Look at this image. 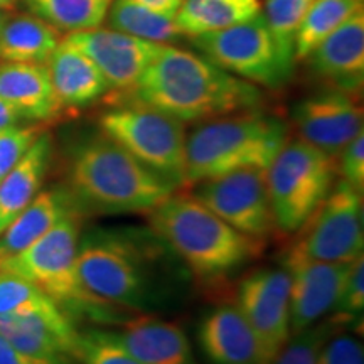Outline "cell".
Instances as JSON below:
<instances>
[{
  "label": "cell",
  "instance_id": "277c9868",
  "mask_svg": "<svg viewBox=\"0 0 364 364\" xmlns=\"http://www.w3.org/2000/svg\"><path fill=\"white\" fill-rule=\"evenodd\" d=\"M70 186L76 204L105 215L149 213L177 189L107 135L91 136L75 149Z\"/></svg>",
  "mask_w": 364,
  "mask_h": 364
},
{
  "label": "cell",
  "instance_id": "3957f363",
  "mask_svg": "<svg viewBox=\"0 0 364 364\" xmlns=\"http://www.w3.org/2000/svg\"><path fill=\"white\" fill-rule=\"evenodd\" d=\"M152 231L196 277L216 280L243 268L262 252L263 241L216 216L194 194L172 193L149 211Z\"/></svg>",
  "mask_w": 364,
  "mask_h": 364
},
{
  "label": "cell",
  "instance_id": "484cf974",
  "mask_svg": "<svg viewBox=\"0 0 364 364\" xmlns=\"http://www.w3.org/2000/svg\"><path fill=\"white\" fill-rule=\"evenodd\" d=\"M108 27L150 43L171 44L184 38L174 16H166L139 6L132 0H113L107 12Z\"/></svg>",
  "mask_w": 364,
  "mask_h": 364
},
{
  "label": "cell",
  "instance_id": "83f0119b",
  "mask_svg": "<svg viewBox=\"0 0 364 364\" xmlns=\"http://www.w3.org/2000/svg\"><path fill=\"white\" fill-rule=\"evenodd\" d=\"M31 14L56 27L58 31L102 27L113 0H22Z\"/></svg>",
  "mask_w": 364,
  "mask_h": 364
},
{
  "label": "cell",
  "instance_id": "d4e9b609",
  "mask_svg": "<svg viewBox=\"0 0 364 364\" xmlns=\"http://www.w3.org/2000/svg\"><path fill=\"white\" fill-rule=\"evenodd\" d=\"M260 14V0H182L174 21L182 36L193 39L252 21Z\"/></svg>",
  "mask_w": 364,
  "mask_h": 364
},
{
  "label": "cell",
  "instance_id": "836d02e7",
  "mask_svg": "<svg viewBox=\"0 0 364 364\" xmlns=\"http://www.w3.org/2000/svg\"><path fill=\"white\" fill-rule=\"evenodd\" d=\"M41 132L39 127L33 125H14L0 130V181L21 161Z\"/></svg>",
  "mask_w": 364,
  "mask_h": 364
},
{
  "label": "cell",
  "instance_id": "5b68a950",
  "mask_svg": "<svg viewBox=\"0 0 364 364\" xmlns=\"http://www.w3.org/2000/svg\"><path fill=\"white\" fill-rule=\"evenodd\" d=\"M285 142L287 125L260 110L213 118L186 136L182 184H199L243 169L268 171Z\"/></svg>",
  "mask_w": 364,
  "mask_h": 364
},
{
  "label": "cell",
  "instance_id": "52a82bcc",
  "mask_svg": "<svg viewBox=\"0 0 364 364\" xmlns=\"http://www.w3.org/2000/svg\"><path fill=\"white\" fill-rule=\"evenodd\" d=\"M336 159L304 140L285 142L267 171L275 226L285 233L302 228L334 188Z\"/></svg>",
  "mask_w": 364,
  "mask_h": 364
},
{
  "label": "cell",
  "instance_id": "9c48e42d",
  "mask_svg": "<svg viewBox=\"0 0 364 364\" xmlns=\"http://www.w3.org/2000/svg\"><path fill=\"white\" fill-rule=\"evenodd\" d=\"M100 129L145 167L182 186L186 134L179 120L134 103L105 112Z\"/></svg>",
  "mask_w": 364,
  "mask_h": 364
},
{
  "label": "cell",
  "instance_id": "7c38bea8",
  "mask_svg": "<svg viewBox=\"0 0 364 364\" xmlns=\"http://www.w3.org/2000/svg\"><path fill=\"white\" fill-rule=\"evenodd\" d=\"M194 196L216 216L255 240L272 233L273 216L267 189V171L243 169L199 182Z\"/></svg>",
  "mask_w": 364,
  "mask_h": 364
},
{
  "label": "cell",
  "instance_id": "ffe728a7",
  "mask_svg": "<svg viewBox=\"0 0 364 364\" xmlns=\"http://www.w3.org/2000/svg\"><path fill=\"white\" fill-rule=\"evenodd\" d=\"M0 98L6 100L22 120L46 122L63 110L48 68L39 63L4 61L0 65Z\"/></svg>",
  "mask_w": 364,
  "mask_h": 364
},
{
  "label": "cell",
  "instance_id": "30bf717a",
  "mask_svg": "<svg viewBox=\"0 0 364 364\" xmlns=\"http://www.w3.org/2000/svg\"><path fill=\"white\" fill-rule=\"evenodd\" d=\"M300 230L285 257L354 262L364 248L363 193L341 179Z\"/></svg>",
  "mask_w": 364,
  "mask_h": 364
},
{
  "label": "cell",
  "instance_id": "d6986e66",
  "mask_svg": "<svg viewBox=\"0 0 364 364\" xmlns=\"http://www.w3.org/2000/svg\"><path fill=\"white\" fill-rule=\"evenodd\" d=\"M117 339L140 364H198L188 336L176 324L152 316L124 321Z\"/></svg>",
  "mask_w": 364,
  "mask_h": 364
},
{
  "label": "cell",
  "instance_id": "4fadbf2b",
  "mask_svg": "<svg viewBox=\"0 0 364 364\" xmlns=\"http://www.w3.org/2000/svg\"><path fill=\"white\" fill-rule=\"evenodd\" d=\"M63 41L91 59L110 85V90L118 91L134 88L164 46L110 27L68 33Z\"/></svg>",
  "mask_w": 364,
  "mask_h": 364
},
{
  "label": "cell",
  "instance_id": "f35d334b",
  "mask_svg": "<svg viewBox=\"0 0 364 364\" xmlns=\"http://www.w3.org/2000/svg\"><path fill=\"white\" fill-rule=\"evenodd\" d=\"M21 120L22 118L19 117V113L14 110L6 100L0 98V130L7 129V127L19 125Z\"/></svg>",
  "mask_w": 364,
  "mask_h": 364
},
{
  "label": "cell",
  "instance_id": "6da1fadb",
  "mask_svg": "<svg viewBox=\"0 0 364 364\" xmlns=\"http://www.w3.org/2000/svg\"><path fill=\"white\" fill-rule=\"evenodd\" d=\"M130 95L134 103L179 122L258 110L263 102L257 85L225 71L206 56L169 44L162 46Z\"/></svg>",
  "mask_w": 364,
  "mask_h": 364
},
{
  "label": "cell",
  "instance_id": "8fae6325",
  "mask_svg": "<svg viewBox=\"0 0 364 364\" xmlns=\"http://www.w3.org/2000/svg\"><path fill=\"white\" fill-rule=\"evenodd\" d=\"M236 307L260 348L262 364H272L290 338V275L285 268H262L238 287Z\"/></svg>",
  "mask_w": 364,
  "mask_h": 364
},
{
  "label": "cell",
  "instance_id": "4316f807",
  "mask_svg": "<svg viewBox=\"0 0 364 364\" xmlns=\"http://www.w3.org/2000/svg\"><path fill=\"white\" fill-rule=\"evenodd\" d=\"M361 9L363 0H314L295 34V61L306 59L327 36Z\"/></svg>",
  "mask_w": 364,
  "mask_h": 364
},
{
  "label": "cell",
  "instance_id": "7402d4cb",
  "mask_svg": "<svg viewBox=\"0 0 364 364\" xmlns=\"http://www.w3.org/2000/svg\"><path fill=\"white\" fill-rule=\"evenodd\" d=\"M76 209L78 204L70 191L63 188L39 191L33 201L0 233V263L31 247L63 218L75 215Z\"/></svg>",
  "mask_w": 364,
  "mask_h": 364
},
{
  "label": "cell",
  "instance_id": "2e32d148",
  "mask_svg": "<svg viewBox=\"0 0 364 364\" xmlns=\"http://www.w3.org/2000/svg\"><path fill=\"white\" fill-rule=\"evenodd\" d=\"M332 88L354 95L364 81V11H358L306 58Z\"/></svg>",
  "mask_w": 364,
  "mask_h": 364
},
{
  "label": "cell",
  "instance_id": "ab89813d",
  "mask_svg": "<svg viewBox=\"0 0 364 364\" xmlns=\"http://www.w3.org/2000/svg\"><path fill=\"white\" fill-rule=\"evenodd\" d=\"M16 4L17 0H0V9H2V11H9V9H12Z\"/></svg>",
  "mask_w": 364,
  "mask_h": 364
},
{
  "label": "cell",
  "instance_id": "d6a6232c",
  "mask_svg": "<svg viewBox=\"0 0 364 364\" xmlns=\"http://www.w3.org/2000/svg\"><path fill=\"white\" fill-rule=\"evenodd\" d=\"M332 311L344 324L363 321L364 312V258L363 255L353 262L348 279Z\"/></svg>",
  "mask_w": 364,
  "mask_h": 364
},
{
  "label": "cell",
  "instance_id": "9a60e30c",
  "mask_svg": "<svg viewBox=\"0 0 364 364\" xmlns=\"http://www.w3.org/2000/svg\"><path fill=\"white\" fill-rule=\"evenodd\" d=\"M353 262H317L284 257L290 275V331L309 329L338 302Z\"/></svg>",
  "mask_w": 364,
  "mask_h": 364
},
{
  "label": "cell",
  "instance_id": "e575fe53",
  "mask_svg": "<svg viewBox=\"0 0 364 364\" xmlns=\"http://www.w3.org/2000/svg\"><path fill=\"white\" fill-rule=\"evenodd\" d=\"M316 364H364L363 343L348 334L327 339L318 349Z\"/></svg>",
  "mask_w": 364,
  "mask_h": 364
},
{
  "label": "cell",
  "instance_id": "8d00e7d4",
  "mask_svg": "<svg viewBox=\"0 0 364 364\" xmlns=\"http://www.w3.org/2000/svg\"><path fill=\"white\" fill-rule=\"evenodd\" d=\"M0 364H75L71 358H44L19 351L0 336Z\"/></svg>",
  "mask_w": 364,
  "mask_h": 364
},
{
  "label": "cell",
  "instance_id": "44dd1931",
  "mask_svg": "<svg viewBox=\"0 0 364 364\" xmlns=\"http://www.w3.org/2000/svg\"><path fill=\"white\" fill-rule=\"evenodd\" d=\"M44 65L63 108L90 107L110 91L93 61L63 39Z\"/></svg>",
  "mask_w": 364,
  "mask_h": 364
},
{
  "label": "cell",
  "instance_id": "e0dca14e",
  "mask_svg": "<svg viewBox=\"0 0 364 364\" xmlns=\"http://www.w3.org/2000/svg\"><path fill=\"white\" fill-rule=\"evenodd\" d=\"M78 332L73 318L63 309L0 316V336L19 351L34 356L73 359Z\"/></svg>",
  "mask_w": 364,
  "mask_h": 364
},
{
  "label": "cell",
  "instance_id": "8992f818",
  "mask_svg": "<svg viewBox=\"0 0 364 364\" xmlns=\"http://www.w3.org/2000/svg\"><path fill=\"white\" fill-rule=\"evenodd\" d=\"M80 245L78 213L63 218L48 233L0 263V270L14 273L49 295L68 316H85L98 324L124 322L118 307L97 297L81 285L76 275Z\"/></svg>",
  "mask_w": 364,
  "mask_h": 364
},
{
  "label": "cell",
  "instance_id": "4dcf8cb0",
  "mask_svg": "<svg viewBox=\"0 0 364 364\" xmlns=\"http://www.w3.org/2000/svg\"><path fill=\"white\" fill-rule=\"evenodd\" d=\"M73 359L80 364H140L117 339L113 331L78 332Z\"/></svg>",
  "mask_w": 364,
  "mask_h": 364
},
{
  "label": "cell",
  "instance_id": "ac0fdd59",
  "mask_svg": "<svg viewBox=\"0 0 364 364\" xmlns=\"http://www.w3.org/2000/svg\"><path fill=\"white\" fill-rule=\"evenodd\" d=\"M199 348L211 364H262L252 327L236 306H221L203 318Z\"/></svg>",
  "mask_w": 364,
  "mask_h": 364
},
{
  "label": "cell",
  "instance_id": "1f68e13d",
  "mask_svg": "<svg viewBox=\"0 0 364 364\" xmlns=\"http://www.w3.org/2000/svg\"><path fill=\"white\" fill-rule=\"evenodd\" d=\"M331 327L332 324L311 326L309 329L292 336L272 364H316L318 349L329 339Z\"/></svg>",
  "mask_w": 364,
  "mask_h": 364
},
{
  "label": "cell",
  "instance_id": "74e56055",
  "mask_svg": "<svg viewBox=\"0 0 364 364\" xmlns=\"http://www.w3.org/2000/svg\"><path fill=\"white\" fill-rule=\"evenodd\" d=\"M132 2L147 7L154 12L166 14V16H174L182 0H132Z\"/></svg>",
  "mask_w": 364,
  "mask_h": 364
},
{
  "label": "cell",
  "instance_id": "5bb4252c",
  "mask_svg": "<svg viewBox=\"0 0 364 364\" xmlns=\"http://www.w3.org/2000/svg\"><path fill=\"white\" fill-rule=\"evenodd\" d=\"M300 140L338 159L339 152L363 132V113L353 95L331 88L300 100L292 110Z\"/></svg>",
  "mask_w": 364,
  "mask_h": 364
},
{
  "label": "cell",
  "instance_id": "ba28073f",
  "mask_svg": "<svg viewBox=\"0 0 364 364\" xmlns=\"http://www.w3.org/2000/svg\"><path fill=\"white\" fill-rule=\"evenodd\" d=\"M193 44L209 61L253 85L277 90L294 75L295 59L282 51L262 14L218 33L193 38Z\"/></svg>",
  "mask_w": 364,
  "mask_h": 364
},
{
  "label": "cell",
  "instance_id": "60d3db41",
  "mask_svg": "<svg viewBox=\"0 0 364 364\" xmlns=\"http://www.w3.org/2000/svg\"><path fill=\"white\" fill-rule=\"evenodd\" d=\"M6 16H7V11H2V9H0V27H2L4 21H6Z\"/></svg>",
  "mask_w": 364,
  "mask_h": 364
},
{
  "label": "cell",
  "instance_id": "7a4b0ae2",
  "mask_svg": "<svg viewBox=\"0 0 364 364\" xmlns=\"http://www.w3.org/2000/svg\"><path fill=\"white\" fill-rule=\"evenodd\" d=\"M164 245L154 231L95 230L80 241L76 275L88 292L112 306L149 311L166 299Z\"/></svg>",
  "mask_w": 364,
  "mask_h": 364
},
{
  "label": "cell",
  "instance_id": "f1b7e54d",
  "mask_svg": "<svg viewBox=\"0 0 364 364\" xmlns=\"http://www.w3.org/2000/svg\"><path fill=\"white\" fill-rule=\"evenodd\" d=\"M58 309L61 307L31 282L0 270V316L54 312Z\"/></svg>",
  "mask_w": 364,
  "mask_h": 364
},
{
  "label": "cell",
  "instance_id": "cb8c5ba5",
  "mask_svg": "<svg viewBox=\"0 0 364 364\" xmlns=\"http://www.w3.org/2000/svg\"><path fill=\"white\" fill-rule=\"evenodd\" d=\"M56 27L34 14H9L0 27V59L44 65L61 43Z\"/></svg>",
  "mask_w": 364,
  "mask_h": 364
},
{
  "label": "cell",
  "instance_id": "d590c367",
  "mask_svg": "<svg viewBox=\"0 0 364 364\" xmlns=\"http://www.w3.org/2000/svg\"><path fill=\"white\" fill-rule=\"evenodd\" d=\"M339 172L343 181L363 193L364 189V134H358L339 152Z\"/></svg>",
  "mask_w": 364,
  "mask_h": 364
},
{
  "label": "cell",
  "instance_id": "f546056e",
  "mask_svg": "<svg viewBox=\"0 0 364 364\" xmlns=\"http://www.w3.org/2000/svg\"><path fill=\"white\" fill-rule=\"evenodd\" d=\"M312 4L314 0H265L262 16L287 56L294 58L295 34Z\"/></svg>",
  "mask_w": 364,
  "mask_h": 364
},
{
  "label": "cell",
  "instance_id": "603a6c76",
  "mask_svg": "<svg viewBox=\"0 0 364 364\" xmlns=\"http://www.w3.org/2000/svg\"><path fill=\"white\" fill-rule=\"evenodd\" d=\"M51 159L53 139L41 132L21 161L0 181V233L39 194Z\"/></svg>",
  "mask_w": 364,
  "mask_h": 364
}]
</instances>
